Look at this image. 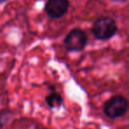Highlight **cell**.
Returning <instances> with one entry per match:
<instances>
[{
  "mask_svg": "<svg viewBox=\"0 0 129 129\" xmlns=\"http://www.w3.org/2000/svg\"><path fill=\"white\" fill-rule=\"evenodd\" d=\"M116 21L111 17H101L94 22L92 26V33L96 39L106 41L111 39L117 33Z\"/></svg>",
  "mask_w": 129,
  "mask_h": 129,
  "instance_id": "cell-1",
  "label": "cell"
},
{
  "mask_svg": "<svg viewBox=\"0 0 129 129\" xmlns=\"http://www.w3.org/2000/svg\"><path fill=\"white\" fill-rule=\"evenodd\" d=\"M128 110V101L123 95H115L106 101L104 106V112L109 118L123 117Z\"/></svg>",
  "mask_w": 129,
  "mask_h": 129,
  "instance_id": "cell-2",
  "label": "cell"
},
{
  "mask_svg": "<svg viewBox=\"0 0 129 129\" xmlns=\"http://www.w3.org/2000/svg\"><path fill=\"white\" fill-rule=\"evenodd\" d=\"M88 43V37L81 28H74L64 39V45L68 51H81Z\"/></svg>",
  "mask_w": 129,
  "mask_h": 129,
  "instance_id": "cell-3",
  "label": "cell"
},
{
  "mask_svg": "<svg viewBox=\"0 0 129 129\" xmlns=\"http://www.w3.org/2000/svg\"><path fill=\"white\" fill-rule=\"evenodd\" d=\"M68 7V0H48L45 5V12L49 17L57 19L67 13Z\"/></svg>",
  "mask_w": 129,
  "mask_h": 129,
  "instance_id": "cell-4",
  "label": "cell"
},
{
  "mask_svg": "<svg viewBox=\"0 0 129 129\" xmlns=\"http://www.w3.org/2000/svg\"><path fill=\"white\" fill-rule=\"evenodd\" d=\"M45 102L48 104L49 107L51 109L59 108L63 104V98L60 95V94L53 91L45 97Z\"/></svg>",
  "mask_w": 129,
  "mask_h": 129,
  "instance_id": "cell-5",
  "label": "cell"
},
{
  "mask_svg": "<svg viewBox=\"0 0 129 129\" xmlns=\"http://www.w3.org/2000/svg\"><path fill=\"white\" fill-rule=\"evenodd\" d=\"M11 111H0V128L5 126V123H4V119L6 118H8V116L10 115Z\"/></svg>",
  "mask_w": 129,
  "mask_h": 129,
  "instance_id": "cell-6",
  "label": "cell"
},
{
  "mask_svg": "<svg viewBox=\"0 0 129 129\" xmlns=\"http://www.w3.org/2000/svg\"><path fill=\"white\" fill-rule=\"evenodd\" d=\"M6 1H8V0H0V4H3V3L6 2Z\"/></svg>",
  "mask_w": 129,
  "mask_h": 129,
  "instance_id": "cell-7",
  "label": "cell"
},
{
  "mask_svg": "<svg viewBox=\"0 0 129 129\" xmlns=\"http://www.w3.org/2000/svg\"><path fill=\"white\" fill-rule=\"evenodd\" d=\"M114 1H118V2H125L126 0H114Z\"/></svg>",
  "mask_w": 129,
  "mask_h": 129,
  "instance_id": "cell-8",
  "label": "cell"
}]
</instances>
